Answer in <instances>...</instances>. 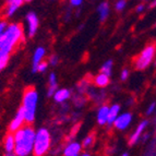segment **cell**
<instances>
[{
    "label": "cell",
    "instance_id": "obj_25",
    "mask_svg": "<svg viewBox=\"0 0 156 156\" xmlns=\"http://www.w3.org/2000/svg\"><path fill=\"white\" fill-rule=\"evenodd\" d=\"M48 85H58L57 83V76L55 72H51L48 78Z\"/></svg>",
    "mask_w": 156,
    "mask_h": 156
},
{
    "label": "cell",
    "instance_id": "obj_38",
    "mask_svg": "<svg viewBox=\"0 0 156 156\" xmlns=\"http://www.w3.org/2000/svg\"><path fill=\"white\" fill-rule=\"evenodd\" d=\"M5 156H16V155H14V154H7Z\"/></svg>",
    "mask_w": 156,
    "mask_h": 156
},
{
    "label": "cell",
    "instance_id": "obj_30",
    "mask_svg": "<svg viewBox=\"0 0 156 156\" xmlns=\"http://www.w3.org/2000/svg\"><path fill=\"white\" fill-rule=\"evenodd\" d=\"M8 27V23L5 20H0V35L5 33V31Z\"/></svg>",
    "mask_w": 156,
    "mask_h": 156
},
{
    "label": "cell",
    "instance_id": "obj_18",
    "mask_svg": "<svg viewBox=\"0 0 156 156\" xmlns=\"http://www.w3.org/2000/svg\"><path fill=\"white\" fill-rule=\"evenodd\" d=\"M120 114V105L114 104L109 107V112H108V119H107V126L112 127L114 126L115 120L117 119V117Z\"/></svg>",
    "mask_w": 156,
    "mask_h": 156
},
{
    "label": "cell",
    "instance_id": "obj_4",
    "mask_svg": "<svg viewBox=\"0 0 156 156\" xmlns=\"http://www.w3.org/2000/svg\"><path fill=\"white\" fill-rule=\"evenodd\" d=\"M51 146V135L47 128H39L35 134L33 156H45Z\"/></svg>",
    "mask_w": 156,
    "mask_h": 156
},
{
    "label": "cell",
    "instance_id": "obj_39",
    "mask_svg": "<svg viewBox=\"0 0 156 156\" xmlns=\"http://www.w3.org/2000/svg\"><path fill=\"white\" fill-rule=\"evenodd\" d=\"M142 1H150V2H151L152 0H142Z\"/></svg>",
    "mask_w": 156,
    "mask_h": 156
},
{
    "label": "cell",
    "instance_id": "obj_11",
    "mask_svg": "<svg viewBox=\"0 0 156 156\" xmlns=\"http://www.w3.org/2000/svg\"><path fill=\"white\" fill-rule=\"evenodd\" d=\"M45 55H46V49L44 47L39 46L37 47L35 51H34L33 59H32V72H37V66L39 65V62H42L44 59Z\"/></svg>",
    "mask_w": 156,
    "mask_h": 156
},
{
    "label": "cell",
    "instance_id": "obj_33",
    "mask_svg": "<svg viewBox=\"0 0 156 156\" xmlns=\"http://www.w3.org/2000/svg\"><path fill=\"white\" fill-rule=\"evenodd\" d=\"M144 9H145V5L144 3H140V5H136V8H135V11L138 13H141V12H143Z\"/></svg>",
    "mask_w": 156,
    "mask_h": 156
},
{
    "label": "cell",
    "instance_id": "obj_10",
    "mask_svg": "<svg viewBox=\"0 0 156 156\" xmlns=\"http://www.w3.org/2000/svg\"><path fill=\"white\" fill-rule=\"evenodd\" d=\"M82 148H83L82 144L76 142V141L69 142L63 148V156H79Z\"/></svg>",
    "mask_w": 156,
    "mask_h": 156
},
{
    "label": "cell",
    "instance_id": "obj_26",
    "mask_svg": "<svg viewBox=\"0 0 156 156\" xmlns=\"http://www.w3.org/2000/svg\"><path fill=\"white\" fill-rule=\"evenodd\" d=\"M58 62H59V57L57 55H51L49 57V59H48V63L50 66H52V67H56L58 65Z\"/></svg>",
    "mask_w": 156,
    "mask_h": 156
},
{
    "label": "cell",
    "instance_id": "obj_17",
    "mask_svg": "<svg viewBox=\"0 0 156 156\" xmlns=\"http://www.w3.org/2000/svg\"><path fill=\"white\" fill-rule=\"evenodd\" d=\"M93 83L97 87H101V89H104L106 86L109 85L110 83V76L105 74V73H99L96 76H94L93 79Z\"/></svg>",
    "mask_w": 156,
    "mask_h": 156
},
{
    "label": "cell",
    "instance_id": "obj_16",
    "mask_svg": "<svg viewBox=\"0 0 156 156\" xmlns=\"http://www.w3.org/2000/svg\"><path fill=\"white\" fill-rule=\"evenodd\" d=\"M96 10H97V13H98L99 21L101 22L106 21V19L108 18V16H109V13H110L109 3L107 2V1H103V2H101L97 5Z\"/></svg>",
    "mask_w": 156,
    "mask_h": 156
},
{
    "label": "cell",
    "instance_id": "obj_20",
    "mask_svg": "<svg viewBox=\"0 0 156 156\" xmlns=\"http://www.w3.org/2000/svg\"><path fill=\"white\" fill-rule=\"evenodd\" d=\"M89 86H90V80L83 79V80H81L78 83V85H76V91L80 94H83L89 90Z\"/></svg>",
    "mask_w": 156,
    "mask_h": 156
},
{
    "label": "cell",
    "instance_id": "obj_3",
    "mask_svg": "<svg viewBox=\"0 0 156 156\" xmlns=\"http://www.w3.org/2000/svg\"><path fill=\"white\" fill-rule=\"evenodd\" d=\"M37 104H38V93L34 86L30 85L25 87L22 97V109L24 112L25 122L32 125L36 116Z\"/></svg>",
    "mask_w": 156,
    "mask_h": 156
},
{
    "label": "cell",
    "instance_id": "obj_36",
    "mask_svg": "<svg viewBox=\"0 0 156 156\" xmlns=\"http://www.w3.org/2000/svg\"><path fill=\"white\" fill-rule=\"evenodd\" d=\"M24 2H31V1H33V0H23Z\"/></svg>",
    "mask_w": 156,
    "mask_h": 156
},
{
    "label": "cell",
    "instance_id": "obj_13",
    "mask_svg": "<svg viewBox=\"0 0 156 156\" xmlns=\"http://www.w3.org/2000/svg\"><path fill=\"white\" fill-rule=\"evenodd\" d=\"M72 96V92L69 89H58L54 94V101L59 104H63L65 101H67L69 98Z\"/></svg>",
    "mask_w": 156,
    "mask_h": 156
},
{
    "label": "cell",
    "instance_id": "obj_15",
    "mask_svg": "<svg viewBox=\"0 0 156 156\" xmlns=\"http://www.w3.org/2000/svg\"><path fill=\"white\" fill-rule=\"evenodd\" d=\"M3 148L7 154H13L14 153V148H16V140H14V135L13 133L9 132L3 139Z\"/></svg>",
    "mask_w": 156,
    "mask_h": 156
},
{
    "label": "cell",
    "instance_id": "obj_37",
    "mask_svg": "<svg viewBox=\"0 0 156 156\" xmlns=\"http://www.w3.org/2000/svg\"><path fill=\"white\" fill-rule=\"evenodd\" d=\"M121 156H129V154H128V153H123Z\"/></svg>",
    "mask_w": 156,
    "mask_h": 156
},
{
    "label": "cell",
    "instance_id": "obj_1",
    "mask_svg": "<svg viewBox=\"0 0 156 156\" xmlns=\"http://www.w3.org/2000/svg\"><path fill=\"white\" fill-rule=\"evenodd\" d=\"M35 130L31 125L24 126L21 129L13 133L16 140V156H29L33 152L34 141H35Z\"/></svg>",
    "mask_w": 156,
    "mask_h": 156
},
{
    "label": "cell",
    "instance_id": "obj_22",
    "mask_svg": "<svg viewBox=\"0 0 156 156\" xmlns=\"http://www.w3.org/2000/svg\"><path fill=\"white\" fill-rule=\"evenodd\" d=\"M127 7V0H117L116 3H115V9L118 12H121L123 11Z\"/></svg>",
    "mask_w": 156,
    "mask_h": 156
},
{
    "label": "cell",
    "instance_id": "obj_31",
    "mask_svg": "<svg viewBox=\"0 0 156 156\" xmlns=\"http://www.w3.org/2000/svg\"><path fill=\"white\" fill-rule=\"evenodd\" d=\"M155 109H156V103L155 101H153V103H151L150 104V106H148V108H147V110H146V115H152L154 112H155Z\"/></svg>",
    "mask_w": 156,
    "mask_h": 156
},
{
    "label": "cell",
    "instance_id": "obj_23",
    "mask_svg": "<svg viewBox=\"0 0 156 156\" xmlns=\"http://www.w3.org/2000/svg\"><path fill=\"white\" fill-rule=\"evenodd\" d=\"M73 103L76 105V107H82L86 103V98L80 94V95L74 96V98H73Z\"/></svg>",
    "mask_w": 156,
    "mask_h": 156
},
{
    "label": "cell",
    "instance_id": "obj_5",
    "mask_svg": "<svg viewBox=\"0 0 156 156\" xmlns=\"http://www.w3.org/2000/svg\"><path fill=\"white\" fill-rule=\"evenodd\" d=\"M156 56V45L155 44H148L143 48V50L138 55L133 61V66L136 70L143 71L147 69L151 63L154 61Z\"/></svg>",
    "mask_w": 156,
    "mask_h": 156
},
{
    "label": "cell",
    "instance_id": "obj_21",
    "mask_svg": "<svg viewBox=\"0 0 156 156\" xmlns=\"http://www.w3.org/2000/svg\"><path fill=\"white\" fill-rule=\"evenodd\" d=\"M112 65H114V62H112V60H107L106 62L104 63V65L101 66V73H105V74H107V76H112Z\"/></svg>",
    "mask_w": 156,
    "mask_h": 156
},
{
    "label": "cell",
    "instance_id": "obj_9",
    "mask_svg": "<svg viewBox=\"0 0 156 156\" xmlns=\"http://www.w3.org/2000/svg\"><path fill=\"white\" fill-rule=\"evenodd\" d=\"M148 126V120H143L139 123V126L135 128V130L133 131V133L130 135L129 138V145H134L135 143H138L140 141L141 135L143 134L144 130L146 129V127Z\"/></svg>",
    "mask_w": 156,
    "mask_h": 156
},
{
    "label": "cell",
    "instance_id": "obj_14",
    "mask_svg": "<svg viewBox=\"0 0 156 156\" xmlns=\"http://www.w3.org/2000/svg\"><path fill=\"white\" fill-rule=\"evenodd\" d=\"M108 112H109V106L106 104L99 106L98 110H97V123L99 126H105L107 125V119H108Z\"/></svg>",
    "mask_w": 156,
    "mask_h": 156
},
{
    "label": "cell",
    "instance_id": "obj_27",
    "mask_svg": "<svg viewBox=\"0 0 156 156\" xmlns=\"http://www.w3.org/2000/svg\"><path fill=\"white\" fill-rule=\"evenodd\" d=\"M9 60H10V57H3V58H0V72L5 69L7 66H8Z\"/></svg>",
    "mask_w": 156,
    "mask_h": 156
},
{
    "label": "cell",
    "instance_id": "obj_2",
    "mask_svg": "<svg viewBox=\"0 0 156 156\" xmlns=\"http://www.w3.org/2000/svg\"><path fill=\"white\" fill-rule=\"evenodd\" d=\"M24 39V31L20 23H10L5 31V33L0 35V50L12 54L20 42Z\"/></svg>",
    "mask_w": 156,
    "mask_h": 156
},
{
    "label": "cell",
    "instance_id": "obj_12",
    "mask_svg": "<svg viewBox=\"0 0 156 156\" xmlns=\"http://www.w3.org/2000/svg\"><path fill=\"white\" fill-rule=\"evenodd\" d=\"M7 7H5V16L11 18L16 14V12L21 8L24 3L23 0H8L7 1Z\"/></svg>",
    "mask_w": 156,
    "mask_h": 156
},
{
    "label": "cell",
    "instance_id": "obj_24",
    "mask_svg": "<svg viewBox=\"0 0 156 156\" xmlns=\"http://www.w3.org/2000/svg\"><path fill=\"white\" fill-rule=\"evenodd\" d=\"M48 66H49L48 61H42V62H39V65L37 66V72H41V73L45 72V71L47 70Z\"/></svg>",
    "mask_w": 156,
    "mask_h": 156
},
{
    "label": "cell",
    "instance_id": "obj_29",
    "mask_svg": "<svg viewBox=\"0 0 156 156\" xmlns=\"http://www.w3.org/2000/svg\"><path fill=\"white\" fill-rule=\"evenodd\" d=\"M83 1L84 0H69V5L73 8H79L83 5Z\"/></svg>",
    "mask_w": 156,
    "mask_h": 156
},
{
    "label": "cell",
    "instance_id": "obj_32",
    "mask_svg": "<svg viewBox=\"0 0 156 156\" xmlns=\"http://www.w3.org/2000/svg\"><path fill=\"white\" fill-rule=\"evenodd\" d=\"M129 76H130L129 70H128V69H123V70L121 71V74H120V79H121L122 81H126L128 78H129Z\"/></svg>",
    "mask_w": 156,
    "mask_h": 156
},
{
    "label": "cell",
    "instance_id": "obj_19",
    "mask_svg": "<svg viewBox=\"0 0 156 156\" xmlns=\"http://www.w3.org/2000/svg\"><path fill=\"white\" fill-rule=\"evenodd\" d=\"M94 143H95V133L92 132L83 140V142H82V147L87 150V148L92 147Z\"/></svg>",
    "mask_w": 156,
    "mask_h": 156
},
{
    "label": "cell",
    "instance_id": "obj_34",
    "mask_svg": "<svg viewBox=\"0 0 156 156\" xmlns=\"http://www.w3.org/2000/svg\"><path fill=\"white\" fill-rule=\"evenodd\" d=\"M156 7V0H152L150 3V8H155Z\"/></svg>",
    "mask_w": 156,
    "mask_h": 156
},
{
    "label": "cell",
    "instance_id": "obj_40",
    "mask_svg": "<svg viewBox=\"0 0 156 156\" xmlns=\"http://www.w3.org/2000/svg\"><path fill=\"white\" fill-rule=\"evenodd\" d=\"M7 1H8V0H7Z\"/></svg>",
    "mask_w": 156,
    "mask_h": 156
},
{
    "label": "cell",
    "instance_id": "obj_7",
    "mask_svg": "<svg viewBox=\"0 0 156 156\" xmlns=\"http://www.w3.org/2000/svg\"><path fill=\"white\" fill-rule=\"evenodd\" d=\"M25 123V117H24V112L22 109V107H20L16 112V116L13 117V119L10 121L8 127V130L10 133H14L16 131H18L19 129H21L22 127H24Z\"/></svg>",
    "mask_w": 156,
    "mask_h": 156
},
{
    "label": "cell",
    "instance_id": "obj_6",
    "mask_svg": "<svg viewBox=\"0 0 156 156\" xmlns=\"http://www.w3.org/2000/svg\"><path fill=\"white\" fill-rule=\"evenodd\" d=\"M26 23H27V36L33 37L37 33L39 26V20L37 14L34 11H29L25 16Z\"/></svg>",
    "mask_w": 156,
    "mask_h": 156
},
{
    "label": "cell",
    "instance_id": "obj_28",
    "mask_svg": "<svg viewBox=\"0 0 156 156\" xmlns=\"http://www.w3.org/2000/svg\"><path fill=\"white\" fill-rule=\"evenodd\" d=\"M58 90V85H48V90H47V96L52 97L55 92Z\"/></svg>",
    "mask_w": 156,
    "mask_h": 156
},
{
    "label": "cell",
    "instance_id": "obj_35",
    "mask_svg": "<svg viewBox=\"0 0 156 156\" xmlns=\"http://www.w3.org/2000/svg\"><path fill=\"white\" fill-rule=\"evenodd\" d=\"M80 156H91V155H90L89 153H83V154H81Z\"/></svg>",
    "mask_w": 156,
    "mask_h": 156
},
{
    "label": "cell",
    "instance_id": "obj_8",
    "mask_svg": "<svg viewBox=\"0 0 156 156\" xmlns=\"http://www.w3.org/2000/svg\"><path fill=\"white\" fill-rule=\"evenodd\" d=\"M132 114L131 112H123V114L120 115L117 117V119L115 120L114 122V127L117 129V130H126L129 126H130V123L132 122Z\"/></svg>",
    "mask_w": 156,
    "mask_h": 156
}]
</instances>
